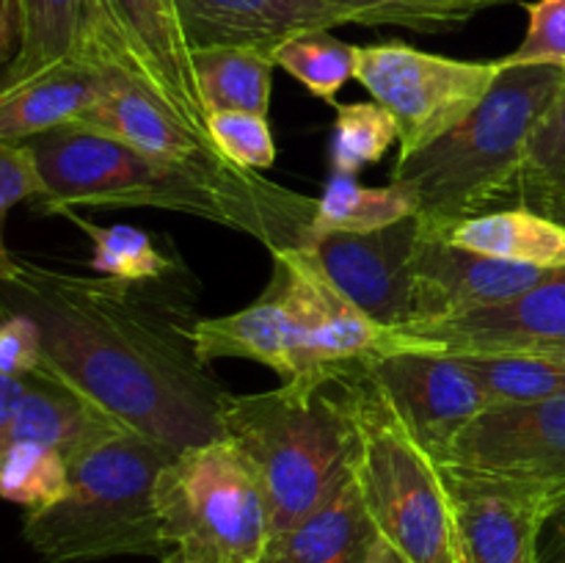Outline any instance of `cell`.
I'll list each match as a JSON object with an SVG mask.
<instances>
[{"label": "cell", "instance_id": "1", "mask_svg": "<svg viewBox=\"0 0 565 563\" xmlns=\"http://www.w3.org/2000/svg\"><path fill=\"white\" fill-rule=\"evenodd\" d=\"M163 285V282H160ZM0 309L25 312L42 334V370L97 412L171 450L221 439L230 390L191 342V315L152 285L77 276L20 259Z\"/></svg>", "mask_w": 565, "mask_h": 563}, {"label": "cell", "instance_id": "2", "mask_svg": "<svg viewBox=\"0 0 565 563\" xmlns=\"http://www.w3.org/2000/svg\"><path fill=\"white\" fill-rule=\"evenodd\" d=\"M563 92L561 66L505 61L489 97L423 152L397 158L390 182L412 193L434 235L519 199L530 138Z\"/></svg>", "mask_w": 565, "mask_h": 563}, {"label": "cell", "instance_id": "3", "mask_svg": "<svg viewBox=\"0 0 565 563\" xmlns=\"http://www.w3.org/2000/svg\"><path fill=\"white\" fill-rule=\"evenodd\" d=\"M177 450L108 419L70 453V491L25 513L22 539L42 563L169 555L154 508V480Z\"/></svg>", "mask_w": 565, "mask_h": 563}, {"label": "cell", "instance_id": "4", "mask_svg": "<svg viewBox=\"0 0 565 563\" xmlns=\"http://www.w3.org/2000/svg\"><path fill=\"white\" fill-rule=\"evenodd\" d=\"M331 381L353 434V478L381 539L408 563H463L445 467L408 434L364 359Z\"/></svg>", "mask_w": 565, "mask_h": 563}, {"label": "cell", "instance_id": "5", "mask_svg": "<svg viewBox=\"0 0 565 563\" xmlns=\"http://www.w3.org/2000/svg\"><path fill=\"white\" fill-rule=\"evenodd\" d=\"M224 434L263 478L270 535L323 506L351 475L353 434L331 375H301L224 403Z\"/></svg>", "mask_w": 565, "mask_h": 563}, {"label": "cell", "instance_id": "6", "mask_svg": "<svg viewBox=\"0 0 565 563\" xmlns=\"http://www.w3.org/2000/svg\"><path fill=\"white\" fill-rule=\"evenodd\" d=\"M160 535L188 563H257L270 508L252 458L230 436L177 450L154 480Z\"/></svg>", "mask_w": 565, "mask_h": 563}, {"label": "cell", "instance_id": "7", "mask_svg": "<svg viewBox=\"0 0 565 563\" xmlns=\"http://www.w3.org/2000/svg\"><path fill=\"white\" fill-rule=\"evenodd\" d=\"M505 70V61H463L406 42L359 47L356 81L397 121L401 155L423 152L461 125Z\"/></svg>", "mask_w": 565, "mask_h": 563}, {"label": "cell", "instance_id": "8", "mask_svg": "<svg viewBox=\"0 0 565 563\" xmlns=\"http://www.w3.org/2000/svg\"><path fill=\"white\" fill-rule=\"evenodd\" d=\"M445 469L565 495V392L486 406L461 431Z\"/></svg>", "mask_w": 565, "mask_h": 563}, {"label": "cell", "instance_id": "9", "mask_svg": "<svg viewBox=\"0 0 565 563\" xmlns=\"http://www.w3.org/2000/svg\"><path fill=\"white\" fill-rule=\"evenodd\" d=\"M425 224L419 215L375 232H334L303 246L320 274L384 329L412 323L414 259Z\"/></svg>", "mask_w": 565, "mask_h": 563}, {"label": "cell", "instance_id": "10", "mask_svg": "<svg viewBox=\"0 0 565 563\" xmlns=\"http://www.w3.org/2000/svg\"><path fill=\"white\" fill-rule=\"evenodd\" d=\"M364 362L408 434L441 467L461 431L489 406L480 381L458 357L395 351Z\"/></svg>", "mask_w": 565, "mask_h": 563}, {"label": "cell", "instance_id": "11", "mask_svg": "<svg viewBox=\"0 0 565 563\" xmlns=\"http://www.w3.org/2000/svg\"><path fill=\"white\" fill-rule=\"evenodd\" d=\"M64 64L121 70L152 88L105 0H20L17 50L0 70V86Z\"/></svg>", "mask_w": 565, "mask_h": 563}, {"label": "cell", "instance_id": "12", "mask_svg": "<svg viewBox=\"0 0 565 563\" xmlns=\"http://www.w3.org/2000/svg\"><path fill=\"white\" fill-rule=\"evenodd\" d=\"M565 342V268L550 270L535 287L497 307L423 331L386 329L381 351H423L439 357L463 353H524ZM373 357V359H375Z\"/></svg>", "mask_w": 565, "mask_h": 563}, {"label": "cell", "instance_id": "13", "mask_svg": "<svg viewBox=\"0 0 565 563\" xmlns=\"http://www.w3.org/2000/svg\"><path fill=\"white\" fill-rule=\"evenodd\" d=\"M270 257V285L290 309L301 340V375H334L342 364L373 359L381 351L384 326L348 301L303 248H285Z\"/></svg>", "mask_w": 565, "mask_h": 563}, {"label": "cell", "instance_id": "14", "mask_svg": "<svg viewBox=\"0 0 565 563\" xmlns=\"http://www.w3.org/2000/svg\"><path fill=\"white\" fill-rule=\"evenodd\" d=\"M550 270L505 263L467 252L425 230L414 259L412 323L401 331H423L497 307L539 285Z\"/></svg>", "mask_w": 565, "mask_h": 563}, {"label": "cell", "instance_id": "15", "mask_svg": "<svg viewBox=\"0 0 565 563\" xmlns=\"http://www.w3.org/2000/svg\"><path fill=\"white\" fill-rule=\"evenodd\" d=\"M447 486L463 563H539L541 524L565 495L461 472H447Z\"/></svg>", "mask_w": 565, "mask_h": 563}, {"label": "cell", "instance_id": "16", "mask_svg": "<svg viewBox=\"0 0 565 563\" xmlns=\"http://www.w3.org/2000/svg\"><path fill=\"white\" fill-rule=\"evenodd\" d=\"M105 6L130 44L152 92L193 132L210 141L207 110L199 97L196 75H193L191 42L177 14L174 0H105Z\"/></svg>", "mask_w": 565, "mask_h": 563}, {"label": "cell", "instance_id": "17", "mask_svg": "<svg viewBox=\"0 0 565 563\" xmlns=\"http://www.w3.org/2000/svg\"><path fill=\"white\" fill-rule=\"evenodd\" d=\"M193 47H257L274 53L301 33L351 25L345 11L326 0H174Z\"/></svg>", "mask_w": 565, "mask_h": 563}, {"label": "cell", "instance_id": "18", "mask_svg": "<svg viewBox=\"0 0 565 563\" xmlns=\"http://www.w3.org/2000/svg\"><path fill=\"white\" fill-rule=\"evenodd\" d=\"M75 127L99 132L158 160L221 158L210 141L193 132L152 88L121 70H105L103 88Z\"/></svg>", "mask_w": 565, "mask_h": 563}, {"label": "cell", "instance_id": "19", "mask_svg": "<svg viewBox=\"0 0 565 563\" xmlns=\"http://www.w3.org/2000/svg\"><path fill=\"white\" fill-rule=\"evenodd\" d=\"M191 342L204 364L215 359H248L270 368L281 381L303 373L296 320L270 282L263 296L248 307L218 318L193 320Z\"/></svg>", "mask_w": 565, "mask_h": 563}, {"label": "cell", "instance_id": "20", "mask_svg": "<svg viewBox=\"0 0 565 563\" xmlns=\"http://www.w3.org/2000/svg\"><path fill=\"white\" fill-rule=\"evenodd\" d=\"M379 541L381 533L351 467L323 506L285 533L270 535L257 563H367Z\"/></svg>", "mask_w": 565, "mask_h": 563}, {"label": "cell", "instance_id": "21", "mask_svg": "<svg viewBox=\"0 0 565 563\" xmlns=\"http://www.w3.org/2000/svg\"><path fill=\"white\" fill-rule=\"evenodd\" d=\"M105 70L64 64L0 86V144H25L55 127L75 125L94 105Z\"/></svg>", "mask_w": 565, "mask_h": 563}, {"label": "cell", "instance_id": "22", "mask_svg": "<svg viewBox=\"0 0 565 563\" xmlns=\"http://www.w3.org/2000/svg\"><path fill=\"white\" fill-rule=\"evenodd\" d=\"M441 237L483 257L544 270L565 268V224L524 204L463 219Z\"/></svg>", "mask_w": 565, "mask_h": 563}, {"label": "cell", "instance_id": "23", "mask_svg": "<svg viewBox=\"0 0 565 563\" xmlns=\"http://www.w3.org/2000/svg\"><path fill=\"white\" fill-rule=\"evenodd\" d=\"M193 75L204 110H248L268 116L274 92V59L257 47H193Z\"/></svg>", "mask_w": 565, "mask_h": 563}, {"label": "cell", "instance_id": "24", "mask_svg": "<svg viewBox=\"0 0 565 563\" xmlns=\"http://www.w3.org/2000/svg\"><path fill=\"white\" fill-rule=\"evenodd\" d=\"M108 419L110 417H105L92 403H86L58 381L42 373L28 375V392L11 425L9 445L36 442L70 458V453H75Z\"/></svg>", "mask_w": 565, "mask_h": 563}, {"label": "cell", "instance_id": "25", "mask_svg": "<svg viewBox=\"0 0 565 563\" xmlns=\"http://www.w3.org/2000/svg\"><path fill=\"white\" fill-rule=\"evenodd\" d=\"M417 215L412 193L397 182L370 188L362 185L356 177L331 174L326 180L323 193L318 196L312 221V241L334 232H375L397 221Z\"/></svg>", "mask_w": 565, "mask_h": 563}, {"label": "cell", "instance_id": "26", "mask_svg": "<svg viewBox=\"0 0 565 563\" xmlns=\"http://www.w3.org/2000/svg\"><path fill=\"white\" fill-rule=\"evenodd\" d=\"M58 215L70 219L92 241L88 265L97 274L116 282H130V285H160L174 274V257L160 252L149 232L130 224H94L77 215L75 210H61Z\"/></svg>", "mask_w": 565, "mask_h": 563}, {"label": "cell", "instance_id": "27", "mask_svg": "<svg viewBox=\"0 0 565 563\" xmlns=\"http://www.w3.org/2000/svg\"><path fill=\"white\" fill-rule=\"evenodd\" d=\"M274 64L296 77L309 94L337 105V94L356 81L359 47L331 36V31H312L292 36L274 47Z\"/></svg>", "mask_w": 565, "mask_h": 563}, {"label": "cell", "instance_id": "28", "mask_svg": "<svg viewBox=\"0 0 565 563\" xmlns=\"http://www.w3.org/2000/svg\"><path fill=\"white\" fill-rule=\"evenodd\" d=\"M519 204L565 224V92L530 138L519 182Z\"/></svg>", "mask_w": 565, "mask_h": 563}, {"label": "cell", "instance_id": "29", "mask_svg": "<svg viewBox=\"0 0 565 563\" xmlns=\"http://www.w3.org/2000/svg\"><path fill=\"white\" fill-rule=\"evenodd\" d=\"M70 491V461L64 453L36 442H11L0 453V500L25 513L55 506Z\"/></svg>", "mask_w": 565, "mask_h": 563}, {"label": "cell", "instance_id": "30", "mask_svg": "<svg viewBox=\"0 0 565 563\" xmlns=\"http://www.w3.org/2000/svg\"><path fill=\"white\" fill-rule=\"evenodd\" d=\"M345 11L351 25H395L419 33H441L461 28L480 11L516 0H326Z\"/></svg>", "mask_w": 565, "mask_h": 563}, {"label": "cell", "instance_id": "31", "mask_svg": "<svg viewBox=\"0 0 565 563\" xmlns=\"http://www.w3.org/2000/svg\"><path fill=\"white\" fill-rule=\"evenodd\" d=\"M469 373L480 381L491 403H530L565 392V370L527 353H463Z\"/></svg>", "mask_w": 565, "mask_h": 563}, {"label": "cell", "instance_id": "32", "mask_svg": "<svg viewBox=\"0 0 565 563\" xmlns=\"http://www.w3.org/2000/svg\"><path fill=\"white\" fill-rule=\"evenodd\" d=\"M395 141V116L375 99L373 103L337 105V119L329 144L331 174L359 177L362 169L379 163Z\"/></svg>", "mask_w": 565, "mask_h": 563}, {"label": "cell", "instance_id": "33", "mask_svg": "<svg viewBox=\"0 0 565 563\" xmlns=\"http://www.w3.org/2000/svg\"><path fill=\"white\" fill-rule=\"evenodd\" d=\"M207 132L221 158L248 171H265L276 163V138L268 116L248 110H215L207 116Z\"/></svg>", "mask_w": 565, "mask_h": 563}, {"label": "cell", "instance_id": "34", "mask_svg": "<svg viewBox=\"0 0 565 563\" xmlns=\"http://www.w3.org/2000/svg\"><path fill=\"white\" fill-rule=\"evenodd\" d=\"M44 193L36 160L28 144H0V285L20 276V259L6 246V219L20 202H36Z\"/></svg>", "mask_w": 565, "mask_h": 563}, {"label": "cell", "instance_id": "35", "mask_svg": "<svg viewBox=\"0 0 565 563\" xmlns=\"http://www.w3.org/2000/svg\"><path fill=\"white\" fill-rule=\"evenodd\" d=\"M527 33L522 44L505 55L511 64H552L565 70V0L524 3Z\"/></svg>", "mask_w": 565, "mask_h": 563}, {"label": "cell", "instance_id": "36", "mask_svg": "<svg viewBox=\"0 0 565 563\" xmlns=\"http://www.w3.org/2000/svg\"><path fill=\"white\" fill-rule=\"evenodd\" d=\"M42 370V334L25 312L0 309V373L36 375Z\"/></svg>", "mask_w": 565, "mask_h": 563}, {"label": "cell", "instance_id": "37", "mask_svg": "<svg viewBox=\"0 0 565 563\" xmlns=\"http://www.w3.org/2000/svg\"><path fill=\"white\" fill-rule=\"evenodd\" d=\"M539 563H565V500L557 502L541 524Z\"/></svg>", "mask_w": 565, "mask_h": 563}, {"label": "cell", "instance_id": "38", "mask_svg": "<svg viewBox=\"0 0 565 563\" xmlns=\"http://www.w3.org/2000/svg\"><path fill=\"white\" fill-rule=\"evenodd\" d=\"M367 563H408V561L395 550V546H390L384 539H381L379 544H375L373 555L367 557Z\"/></svg>", "mask_w": 565, "mask_h": 563}, {"label": "cell", "instance_id": "39", "mask_svg": "<svg viewBox=\"0 0 565 563\" xmlns=\"http://www.w3.org/2000/svg\"><path fill=\"white\" fill-rule=\"evenodd\" d=\"M527 357H539V359H546V362L557 364V368L565 370V342L561 346H546V348H535V351H524Z\"/></svg>", "mask_w": 565, "mask_h": 563}, {"label": "cell", "instance_id": "40", "mask_svg": "<svg viewBox=\"0 0 565 563\" xmlns=\"http://www.w3.org/2000/svg\"><path fill=\"white\" fill-rule=\"evenodd\" d=\"M17 3H20V0H0V14H3L6 25H9L11 33H14V39H17Z\"/></svg>", "mask_w": 565, "mask_h": 563}, {"label": "cell", "instance_id": "41", "mask_svg": "<svg viewBox=\"0 0 565 563\" xmlns=\"http://www.w3.org/2000/svg\"><path fill=\"white\" fill-rule=\"evenodd\" d=\"M0 42H3L6 47H11V53H14V50H17V39H14V33L9 31V25H6L3 14H0Z\"/></svg>", "mask_w": 565, "mask_h": 563}, {"label": "cell", "instance_id": "42", "mask_svg": "<svg viewBox=\"0 0 565 563\" xmlns=\"http://www.w3.org/2000/svg\"><path fill=\"white\" fill-rule=\"evenodd\" d=\"M11 55H14V53H11V47H6V44L0 42V70H3V66L9 64V61H11Z\"/></svg>", "mask_w": 565, "mask_h": 563}, {"label": "cell", "instance_id": "43", "mask_svg": "<svg viewBox=\"0 0 565 563\" xmlns=\"http://www.w3.org/2000/svg\"><path fill=\"white\" fill-rule=\"evenodd\" d=\"M160 563H188V561H182V557L177 555V552H169V555L160 557Z\"/></svg>", "mask_w": 565, "mask_h": 563}]
</instances>
